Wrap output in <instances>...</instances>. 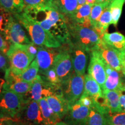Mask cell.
Masks as SVG:
<instances>
[{
	"instance_id": "cell-16",
	"label": "cell",
	"mask_w": 125,
	"mask_h": 125,
	"mask_svg": "<svg viewBox=\"0 0 125 125\" xmlns=\"http://www.w3.org/2000/svg\"><path fill=\"white\" fill-rule=\"evenodd\" d=\"M107 78L104 83L103 90H115L122 92L125 89L124 76L122 71H118L105 62Z\"/></svg>"
},
{
	"instance_id": "cell-35",
	"label": "cell",
	"mask_w": 125,
	"mask_h": 125,
	"mask_svg": "<svg viewBox=\"0 0 125 125\" xmlns=\"http://www.w3.org/2000/svg\"><path fill=\"white\" fill-rule=\"evenodd\" d=\"M23 46L26 51L34 60L37 56V52H38V45H35L33 42H31L30 43H28V44H23Z\"/></svg>"
},
{
	"instance_id": "cell-45",
	"label": "cell",
	"mask_w": 125,
	"mask_h": 125,
	"mask_svg": "<svg viewBox=\"0 0 125 125\" xmlns=\"http://www.w3.org/2000/svg\"><path fill=\"white\" fill-rule=\"evenodd\" d=\"M122 73L125 77V68H122Z\"/></svg>"
},
{
	"instance_id": "cell-42",
	"label": "cell",
	"mask_w": 125,
	"mask_h": 125,
	"mask_svg": "<svg viewBox=\"0 0 125 125\" xmlns=\"http://www.w3.org/2000/svg\"><path fill=\"white\" fill-rule=\"evenodd\" d=\"M96 3V0H86V4L94 5Z\"/></svg>"
},
{
	"instance_id": "cell-37",
	"label": "cell",
	"mask_w": 125,
	"mask_h": 125,
	"mask_svg": "<svg viewBox=\"0 0 125 125\" xmlns=\"http://www.w3.org/2000/svg\"><path fill=\"white\" fill-rule=\"evenodd\" d=\"M20 122L16 118H1L0 125H20Z\"/></svg>"
},
{
	"instance_id": "cell-23",
	"label": "cell",
	"mask_w": 125,
	"mask_h": 125,
	"mask_svg": "<svg viewBox=\"0 0 125 125\" xmlns=\"http://www.w3.org/2000/svg\"><path fill=\"white\" fill-rule=\"evenodd\" d=\"M53 4L67 19L75 13L78 6L77 0H53Z\"/></svg>"
},
{
	"instance_id": "cell-10",
	"label": "cell",
	"mask_w": 125,
	"mask_h": 125,
	"mask_svg": "<svg viewBox=\"0 0 125 125\" xmlns=\"http://www.w3.org/2000/svg\"><path fill=\"white\" fill-rule=\"evenodd\" d=\"M5 82L3 90H8L26 96L29 93L31 83L23 81L19 75L16 74L10 67L5 72Z\"/></svg>"
},
{
	"instance_id": "cell-22",
	"label": "cell",
	"mask_w": 125,
	"mask_h": 125,
	"mask_svg": "<svg viewBox=\"0 0 125 125\" xmlns=\"http://www.w3.org/2000/svg\"><path fill=\"white\" fill-rule=\"evenodd\" d=\"M102 40L108 45L119 51L125 50V37L120 32L108 33L106 32L103 34Z\"/></svg>"
},
{
	"instance_id": "cell-32",
	"label": "cell",
	"mask_w": 125,
	"mask_h": 125,
	"mask_svg": "<svg viewBox=\"0 0 125 125\" xmlns=\"http://www.w3.org/2000/svg\"><path fill=\"white\" fill-rule=\"evenodd\" d=\"M40 75L45 81H47L50 83L57 85H60L61 84L60 79L56 74V72L53 67L49 68L43 74Z\"/></svg>"
},
{
	"instance_id": "cell-18",
	"label": "cell",
	"mask_w": 125,
	"mask_h": 125,
	"mask_svg": "<svg viewBox=\"0 0 125 125\" xmlns=\"http://www.w3.org/2000/svg\"><path fill=\"white\" fill-rule=\"evenodd\" d=\"M49 105L61 120L63 119L69 108L70 104L62 93H53L45 98Z\"/></svg>"
},
{
	"instance_id": "cell-31",
	"label": "cell",
	"mask_w": 125,
	"mask_h": 125,
	"mask_svg": "<svg viewBox=\"0 0 125 125\" xmlns=\"http://www.w3.org/2000/svg\"><path fill=\"white\" fill-rule=\"evenodd\" d=\"M25 7L32 8H49L53 5V0H23Z\"/></svg>"
},
{
	"instance_id": "cell-14",
	"label": "cell",
	"mask_w": 125,
	"mask_h": 125,
	"mask_svg": "<svg viewBox=\"0 0 125 125\" xmlns=\"http://www.w3.org/2000/svg\"><path fill=\"white\" fill-rule=\"evenodd\" d=\"M90 108L82 105L78 101L70 105L62 120L70 125H86Z\"/></svg>"
},
{
	"instance_id": "cell-41",
	"label": "cell",
	"mask_w": 125,
	"mask_h": 125,
	"mask_svg": "<svg viewBox=\"0 0 125 125\" xmlns=\"http://www.w3.org/2000/svg\"><path fill=\"white\" fill-rule=\"evenodd\" d=\"M77 1H78V7H81V6H82L83 5L85 4L86 1V0H77Z\"/></svg>"
},
{
	"instance_id": "cell-39",
	"label": "cell",
	"mask_w": 125,
	"mask_h": 125,
	"mask_svg": "<svg viewBox=\"0 0 125 125\" xmlns=\"http://www.w3.org/2000/svg\"><path fill=\"white\" fill-rule=\"evenodd\" d=\"M119 102L122 111L125 112V93H122L119 97Z\"/></svg>"
},
{
	"instance_id": "cell-27",
	"label": "cell",
	"mask_w": 125,
	"mask_h": 125,
	"mask_svg": "<svg viewBox=\"0 0 125 125\" xmlns=\"http://www.w3.org/2000/svg\"><path fill=\"white\" fill-rule=\"evenodd\" d=\"M111 2L95 3L93 5L92 8L91 12H90V21L93 29H94L96 26L98 19L100 18L101 14L104 12V9Z\"/></svg>"
},
{
	"instance_id": "cell-33",
	"label": "cell",
	"mask_w": 125,
	"mask_h": 125,
	"mask_svg": "<svg viewBox=\"0 0 125 125\" xmlns=\"http://www.w3.org/2000/svg\"><path fill=\"white\" fill-rule=\"evenodd\" d=\"M12 14L0 7V33L3 35Z\"/></svg>"
},
{
	"instance_id": "cell-8",
	"label": "cell",
	"mask_w": 125,
	"mask_h": 125,
	"mask_svg": "<svg viewBox=\"0 0 125 125\" xmlns=\"http://www.w3.org/2000/svg\"><path fill=\"white\" fill-rule=\"evenodd\" d=\"M22 24L17 20L13 15L9 18L8 23L3 36L9 44H28L32 42L23 29Z\"/></svg>"
},
{
	"instance_id": "cell-44",
	"label": "cell",
	"mask_w": 125,
	"mask_h": 125,
	"mask_svg": "<svg viewBox=\"0 0 125 125\" xmlns=\"http://www.w3.org/2000/svg\"><path fill=\"white\" fill-rule=\"evenodd\" d=\"M54 125H70L67 124V123H65V122L61 121H60V122H59L56 123V124Z\"/></svg>"
},
{
	"instance_id": "cell-36",
	"label": "cell",
	"mask_w": 125,
	"mask_h": 125,
	"mask_svg": "<svg viewBox=\"0 0 125 125\" xmlns=\"http://www.w3.org/2000/svg\"><path fill=\"white\" fill-rule=\"evenodd\" d=\"M10 48V44L5 40L4 37L0 33V52L2 54H6Z\"/></svg>"
},
{
	"instance_id": "cell-3",
	"label": "cell",
	"mask_w": 125,
	"mask_h": 125,
	"mask_svg": "<svg viewBox=\"0 0 125 125\" xmlns=\"http://www.w3.org/2000/svg\"><path fill=\"white\" fill-rule=\"evenodd\" d=\"M70 42L82 48L89 53L95 49L102 38L93 28L85 27L68 21Z\"/></svg>"
},
{
	"instance_id": "cell-40",
	"label": "cell",
	"mask_w": 125,
	"mask_h": 125,
	"mask_svg": "<svg viewBox=\"0 0 125 125\" xmlns=\"http://www.w3.org/2000/svg\"><path fill=\"white\" fill-rule=\"evenodd\" d=\"M5 82V79H3L2 78H0V94L2 93L3 91V87H4V85Z\"/></svg>"
},
{
	"instance_id": "cell-46",
	"label": "cell",
	"mask_w": 125,
	"mask_h": 125,
	"mask_svg": "<svg viewBox=\"0 0 125 125\" xmlns=\"http://www.w3.org/2000/svg\"><path fill=\"white\" fill-rule=\"evenodd\" d=\"M20 125H21V124H20Z\"/></svg>"
},
{
	"instance_id": "cell-28",
	"label": "cell",
	"mask_w": 125,
	"mask_h": 125,
	"mask_svg": "<svg viewBox=\"0 0 125 125\" xmlns=\"http://www.w3.org/2000/svg\"><path fill=\"white\" fill-rule=\"evenodd\" d=\"M125 0H112L111 2L110 11L112 16V24L116 26L121 16L122 11Z\"/></svg>"
},
{
	"instance_id": "cell-34",
	"label": "cell",
	"mask_w": 125,
	"mask_h": 125,
	"mask_svg": "<svg viewBox=\"0 0 125 125\" xmlns=\"http://www.w3.org/2000/svg\"><path fill=\"white\" fill-rule=\"evenodd\" d=\"M78 101L81 104L89 108H94L96 105V103L93 98L85 93H83L82 95Z\"/></svg>"
},
{
	"instance_id": "cell-2",
	"label": "cell",
	"mask_w": 125,
	"mask_h": 125,
	"mask_svg": "<svg viewBox=\"0 0 125 125\" xmlns=\"http://www.w3.org/2000/svg\"><path fill=\"white\" fill-rule=\"evenodd\" d=\"M37 22L43 29L51 32L61 43L65 45L70 42L68 19L54 5L46 9L45 18Z\"/></svg>"
},
{
	"instance_id": "cell-6",
	"label": "cell",
	"mask_w": 125,
	"mask_h": 125,
	"mask_svg": "<svg viewBox=\"0 0 125 125\" xmlns=\"http://www.w3.org/2000/svg\"><path fill=\"white\" fill-rule=\"evenodd\" d=\"M25 96L3 90L0 94V118H15L22 107Z\"/></svg>"
},
{
	"instance_id": "cell-20",
	"label": "cell",
	"mask_w": 125,
	"mask_h": 125,
	"mask_svg": "<svg viewBox=\"0 0 125 125\" xmlns=\"http://www.w3.org/2000/svg\"><path fill=\"white\" fill-rule=\"evenodd\" d=\"M121 93V92L115 90H103L104 105L108 114L122 111L119 102V97Z\"/></svg>"
},
{
	"instance_id": "cell-4",
	"label": "cell",
	"mask_w": 125,
	"mask_h": 125,
	"mask_svg": "<svg viewBox=\"0 0 125 125\" xmlns=\"http://www.w3.org/2000/svg\"><path fill=\"white\" fill-rule=\"evenodd\" d=\"M15 118L21 125H45L39 103L26 96L24 104Z\"/></svg>"
},
{
	"instance_id": "cell-43",
	"label": "cell",
	"mask_w": 125,
	"mask_h": 125,
	"mask_svg": "<svg viewBox=\"0 0 125 125\" xmlns=\"http://www.w3.org/2000/svg\"><path fill=\"white\" fill-rule=\"evenodd\" d=\"M112 0H96V3H102V2H111Z\"/></svg>"
},
{
	"instance_id": "cell-17",
	"label": "cell",
	"mask_w": 125,
	"mask_h": 125,
	"mask_svg": "<svg viewBox=\"0 0 125 125\" xmlns=\"http://www.w3.org/2000/svg\"><path fill=\"white\" fill-rule=\"evenodd\" d=\"M83 93L92 97L96 103V108L104 101L103 90L97 82L89 74L85 75Z\"/></svg>"
},
{
	"instance_id": "cell-24",
	"label": "cell",
	"mask_w": 125,
	"mask_h": 125,
	"mask_svg": "<svg viewBox=\"0 0 125 125\" xmlns=\"http://www.w3.org/2000/svg\"><path fill=\"white\" fill-rule=\"evenodd\" d=\"M110 5L111 2L104 9V12L101 14L100 18L98 19L97 24L94 29L100 35L101 38L103 34L107 32L109 25L112 24V16L110 11Z\"/></svg>"
},
{
	"instance_id": "cell-47",
	"label": "cell",
	"mask_w": 125,
	"mask_h": 125,
	"mask_svg": "<svg viewBox=\"0 0 125 125\" xmlns=\"http://www.w3.org/2000/svg\"></svg>"
},
{
	"instance_id": "cell-38",
	"label": "cell",
	"mask_w": 125,
	"mask_h": 125,
	"mask_svg": "<svg viewBox=\"0 0 125 125\" xmlns=\"http://www.w3.org/2000/svg\"><path fill=\"white\" fill-rule=\"evenodd\" d=\"M10 67L9 59L6 54H2L0 57V71L5 72Z\"/></svg>"
},
{
	"instance_id": "cell-11",
	"label": "cell",
	"mask_w": 125,
	"mask_h": 125,
	"mask_svg": "<svg viewBox=\"0 0 125 125\" xmlns=\"http://www.w3.org/2000/svg\"><path fill=\"white\" fill-rule=\"evenodd\" d=\"M89 56L90 62L87 70L88 74L97 82L103 90L107 78L105 62L96 49L90 52Z\"/></svg>"
},
{
	"instance_id": "cell-15",
	"label": "cell",
	"mask_w": 125,
	"mask_h": 125,
	"mask_svg": "<svg viewBox=\"0 0 125 125\" xmlns=\"http://www.w3.org/2000/svg\"><path fill=\"white\" fill-rule=\"evenodd\" d=\"M67 45L69 48L74 72L77 74L85 75L88 60L87 54L89 53L70 42Z\"/></svg>"
},
{
	"instance_id": "cell-1",
	"label": "cell",
	"mask_w": 125,
	"mask_h": 125,
	"mask_svg": "<svg viewBox=\"0 0 125 125\" xmlns=\"http://www.w3.org/2000/svg\"><path fill=\"white\" fill-rule=\"evenodd\" d=\"M13 16L27 30L31 41L35 45L54 48L62 46V43L51 32L43 29L26 12L23 11L21 13L14 14Z\"/></svg>"
},
{
	"instance_id": "cell-25",
	"label": "cell",
	"mask_w": 125,
	"mask_h": 125,
	"mask_svg": "<svg viewBox=\"0 0 125 125\" xmlns=\"http://www.w3.org/2000/svg\"><path fill=\"white\" fill-rule=\"evenodd\" d=\"M0 7L14 15L22 12L25 8V4L23 0H0Z\"/></svg>"
},
{
	"instance_id": "cell-13",
	"label": "cell",
	"mask_w": 125,
	"mask_h": 125,
	"mask_svg": "<svg viewBox=\"0 0 125 125\" xmlns=\"http://www.w3.org/2000/svg\"><path fill=\"white\" fill-rule=\"evenodd\" d=\"M96 49L105 63L118 71H122L121 51L108 45L102 40Z\"/></svg>"
},
{
	"instance_id": "cell-30",
	"label": "cell",
	"mask_w": 125,
	"mask_h": 125,
	"mask_svg": "<svg viewBox=\"0 0 125 125\" xmlns=\"http://www.w3.org/2000/svg\"><path fill=\"white\" fill-rule=\"evenodd\" d=\"M106 125H125V112L105 114Z\"/></svg>"
},
{
	"instance_id": "cell-26",
	"label": "cell",
	"mask_w": 125,
	"mask_h": 125,
	"mask_svg": "<svg viewBox=\"0 0 125 125\" xmlns=\"http://www.w3.org/2000/svg\"><path fill=\"white\" fill-rule=\"evenodd\" d=\"M40 68L35 58L31 62L29 66L24 71L19 75L20 78L26 82L32 83L37 78L39 74Z\"/></svg>"
},
{
	"instance_id": "cell-21",
	"label": "cell",
	"mask_w": 125,
	"mask_h": 125,
	"mask_svg": "<svg viewBox=\"0 0 125 125\" xmlns=\"http://www.w3.org/2000/svg\"><path fill=\"white\" fill-rule=\"evenodd\" d=\"M45 125H54L62 121L49 105L45 98H42L39 101Z\"/></svg>"
},
{
	"instance_id": "cell-5",
	"label": "cell",
	"mask_w": 125,
	"mask_h": 125,
	"mask_svg": "<svg viewBox=\"0 0 125 125\" xmlns=\"http://www.w3.org/2000/svg\"><path fill=\"white\" fill-rule=\"evenodd\" d=\"M85 75L73 74L66 80L61 82L60 87L64 98L70 105L79 100L84 91Z\"/></svg>"
},
{
	"instance_id": "cell-9",
	"label": "cell",
	"mask_w": 125,
	"mask_h": 125,
	"mask_svg": "<svg viewBox=\"0 0 125 125\" xmlns=\"http://www.w3.org/2000/svg\"><path fill=\"white\" fill-rule=\"evenodd\" d=\"M65 45L56 57L53 67L61 82L66 80L74 72L68 45Z\"/></svg>"
},
{
	"instance_id": "cell-12",
	"label": "cell",
	"mask_w": 125,
	"mask_h": 125,
	"mask_svg": "<svg viewBox=\"0 0 125 125\" xmlns=\"http://www.w3.org/2000/svg\"><path fill=\"white\" fill-rule=\"evenodd\" d=\"M62 46L54 48L38 46L35 59L38 62L40 68L39 74H43L47 70L53 67L56 57L62 51Z\"/></svg>"
},
{
	"instance_id": "cell-29",
	"label": "cell",
	"mask_w": 125,
	"mask_h": 125,
	"mask_svg": "<svg viewBox=\"0 0 125 125\" xmlns=\"http://www.w3.org/2000/svg\"><path fill=\"white\" fill-rule=\"evenodd\" d=\"M86 125H106L105 115L98 111L96 108H90V114Z\"/></svg>"
},
{
	"instance_id": "cell-19",
	"label": "cell",
	"mask_w": 125,
	"mask_h": 125,
	"mask_svg": "<svg viewBox=\"0 0 125 125\" xmlns=\"http://www.w3.org/2000/svg\"><path fill=\"white\" fill-rule=\"evenodd\" d=\"M93 5L85 4L76 9L75 13L68 19V21L85 27H92L90 21V15Z\"/></svg>"
},
{
	"instance_id": "cell-7",
	"label": "cell",
	"mask_w": 125,
	"mask_h": 125,
	"mask_svg": "<svg viewBox=\"0 0 125 125\" xmlns=\"http://www.w3.org/2000/svg\"><path fill=\"white\" fill-rule=\"evenodd\" d=\"M6 55L9 59L10 68L17 75L21 74L34 60L23 44L10 45Z\"/></svg>"
}]
</instances>
